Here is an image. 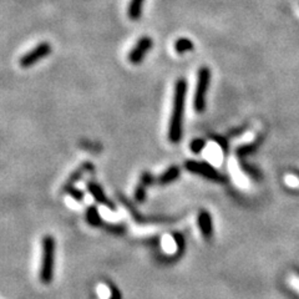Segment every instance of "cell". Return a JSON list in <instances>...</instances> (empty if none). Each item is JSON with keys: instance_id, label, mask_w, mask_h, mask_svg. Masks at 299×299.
I'll use <instances>...</instances> for the list:
<instances>
[{"instance_id": "6da1fadb", "label": "cell", "mask_w": 299, "mask_h": 299, "mask_svg": "<svg viewBox=\"0 0 299 299\" xmlns=\"http://www.w3.org/2000/svg\"><path fill=\"white\" fill-rule=\"evenodd\" d=\"M187 81L181 77L176 81L175 93H173L172 112L168 124V140L172 144H178L184 136V116L185 105H186Z\"/></svg>"}, {"instance_id": "7a4b0ae2", "label": "cell", "mask_w": 299, "mask_h": 299, "mask_svg": "<svg viewBox=\"0 0 299 299\" xmlns=\"http://www.w3.org/2000/svg\"><path fill=\"white\" fill-rule=\"evenodd\" d=\"M55 240L53 236H45L41 241V264L39 278L42 284H50L54 278L55 267Z\"/></svg>"}, {"instance_id": "3957f363", "label": "cell", "mask_w": 299, "mask_h": 299, "mask_svg": "<svg viewBox=\"0 0 299 299\" xmlns=\"http://www.w3.org/2000/svg\"><path fill=\"white\" fill-rule=\"evenodd\" d=\"M185 169L193 175L201 176L206 180L216 182V184H227L228 178L226 175L221 173L220 171L212 166L211 164L205 161H195V160H187L185 162Z\"/></svg>"}, {"instance_id": "277c9868", "label": "cell", "mask_w": 299, "mask_h": 299, "mask_svg": "<svg viewBox=\"0 0 299 299\" xmlns=\"http://www.w3.org/2000/svg\"><path fill=\"white\" fill-rule=\"evenodd\" d=\"M211 84V70L207 66H202L197 73V84H196L193 108L196 112L202 113L206 109V95Z\"/></svg>"}, {"instance_id": "5b68a950", "label": "cell", "mask_w": 299, "mask_h": 299, "mask_svg": "<svg viewBox=\"0 0 299 299\" xmlns=\"http://www.w3.org/2000/svg\"><path fill=\"white\" fill-rule=\"evenodd\" d=\"M51 44L48 41H42L40 44H37L35 48H33L31 50H29L26 54H24L23 56L20 57L19 64L23 69H28L34 66L35 64L42 60L44 57L48 56L51 53Z\"/></svg>"}, {"instance_id": "8992f818", "label": "cell", "mask_w": 299, "mask_h": 299, "mask_svg": "<svg viewBox=\"0 0 299 299\" xmlns=\"http://www.w3.org/2000/svg\"><path fill=\"white\" fill-rule=\"evenodd\" d=\"M153 46V40L152 37H142L137 40V42L135 44L131 51L129 53V61L132 64V65H138L144 61L146 54L151 50V48Z\"/></svg>"}, {"instance_id": "52a82bcc", "label": "cell", "mask_w": 299, "mask_h": 299, "mask_svg": "<svg viewBox=\"0 0 299 299\" xmlns=\"http://www.w3.org/2000/svg\"><path fill=\"white\" fill-rule=\"evenodd\" d=\"M86 188H88L89 193L93 196V200H95L97 204L102 205V206H105L108 209H110V211H116L115 204L106 196V193H105L104 189H102V187L100 186L99 184H96L93 181H90V182L86 184Z\"/></svg>"}, {"instance_id": "ba28073f", "label": "cell", "mask_w": 299, "mask_h": 299, "mask_svg": "<svg viewBox=\"0 0 299 299\" xmlns=\"http://www.w3.org/2000/svg\"><path fill=\"white\" fill-rule=\"evenodd\" d=\"M197 224L202 237L206 241L212 240V237H213V222H212L211 213L205 211V209L198 212Z\"/></svg>"}, {"instance_id": "9c48e42d", "label": "cell", "mask_w": 299, "mask_h": 299, "mask_svg": "<svg viewBox=\"0 0 299 299\" xmlns=\"http://www.w3.org/2000/svg\"><path fill=\"white\" fill-rule=\"evenodd\" d=\"M93 169H95L93 164H91V162H84V164L80 165V166L69 176L68 181H66L64 186H75V185L84 177L85 173L93 172Z\"/></svg>"}, {"instance_id": "30bf717a", "label": "cell", "mask_w": 299, "mask_h": 299, "mask_svg": "<svg viewBox=\"0 0 299 299\" xmlns=\"http://www.w3.org/2000/svg\"><path fill=\"white\" fill-rule=\"evenodd\" d=\"M180 176L181 168L178 166H176V165H173V166H169L168 168L165 169L164 172L158 176V178L156 181H157V184L160 185V186H167V185L175 182Z\"/></svg>"}, {"instance_id": "8fae6325", "label": "cell", "mask_w": 299, "mask_h": 299, "mask_svg": "<svg viewBox=\"0 0 299 299\" xmlns=\"http://www.w3.org/2000/svg\"><path fill=\"white\" fill-rule=\"evenodd\" d=\"M86 222L93 228L104 226V221H102L101 215H100L99 209L96 206H89L86 209Z\"/></svg>"}, {"instance_id": "7c38bea8", "label": "cell", "mask_w": 299, "mask_h": 299, "mask_svg": "<svg viewBox=\"0 0 299 299\" xmlns=\"http://www.w3.org/2000/svg\"><path fill=\"white\" fill-rule=\"evenodd\" d=\"M145 0H130L127 15L131 20H138L142 15V8H144Z\"/></svg>"}, {"instance_id": "4fadbf2b", "label": "cell", "mask_w": 299, "mask_h": 299, "mask_svg": "<svg viewBox=\"0 0 299 299\" xmlns=\"http://www.w3.org/2000/svg\"><path fill=\"white\" fill-rule=\"evenodd\" d=\"M193 48H195V44L188 37H180L175 42V50L180 55H184L188 53V51H192Z\"/></svg>"}, {"instance_id": "5bb4252c", "label": "cell", "mask_w": 299, "mask_h": 299, "mask_svg": "<svg viewBox=\"0 0 299 299\" xmlns=\"http://www.w3.org/2000/svg\"><path fill=\"white\" fill-rule=\"evenodd\" d=\"M62 193H66V195L70 196L74 201L76 202H84L85 193L75 186H62Z\"/></svg>"}, {"instance_id": "9a60e30c", "label": "cell", "mask_w": 299, "mask_h": 299, "mask_svg": "<svg viewBox=\"0 0 299 299\" xmlns=\"http://www.w3.org/2000/svg\"><path fill=\"white\" fill-rule=\"evenodd\" d=\"M257 146H258V141L252 142V144L243 145V146L237 147V150H236V155H237V157L240 158V160H243V158L247 157L248 155L253 153L254 151L257 150Z\"/></svg>"}, {"instance_id": "2e32d148", "label": "cell", "mask_w": 299, "mask_h": 299, "mask_svg": "<svg viewBox=\"0 0 299 299\" xmlns=\"http://www.w3.org/2000/svg\"><path fill=\"white\" fill-rule=\"evenodd\" d=\"M205 147H206V141H205L204 138H195V140H192L191 144H189V150H191L193 153H196V155L202 152Z\"/></svg>"}, {"instance_id": "e0dca14e", "label": "cell", "mask_w": 299, "mask_h": 299, "mask_svg": "<svg viewBox=\"0 0 299 299\" xmlns=\"http://www.w3.org/2000/svg\"><path fill=\"white\" fill-rule=\"evenodd\" d=\"M146 188L147 187H145L141 184H137V186H136L133 196H135V200L137 204H144L145 200H146Z\"/></svg>"}, {"instance_id": "ac0fdd59", "label": "cell", "mask_w": 299, "mask_h": 299, "mask_svg": "<svg viewBox=\"0 0 299 299\" xmlns=\"http://www.w3.org/2000/svg\"><path fill=\"white\" fill-rule=\"evenodd\" d=\"M155 181H156V178L153 177L152 173L149 172V171H144V172L141 173V176H140L138 184L144 185L145 187H149V186H152Z\"/></svg>"}, {"instance_id": "d6986e66", "label": "cell", "mask_w": 299, "mask_h": 299, "mask_svg": "<svg viewBox=\"0 0 299 299\" xmlns=\"http://www.w3.org/2000/svg\"><path fill=\"white\" fill-rule=\"evenodd\" d=\"M212 140L216 142V144L218 145V146L222 149V151L224 153L228 152V150H229V141L227 140L226 137H223V136H220V135H212Z\"/></svg>"}, {"instance_id": "ffe728a7", "label": "cell", "mask_w": 299, "mask_h": 299, "mask_svg": "<svg viewBox=\"0 0 299 299\" xmlns=\"http://www.w3.org/2000/svg\"><path fill=\"white\" fill-rule=\"evenodd\" d=\"M173 241H175L176 243V249H177V256L178 254H182V252H184L185 249V238L184 236L181 233H176L175 236H173Z\"/></svg>"}, {"instance_id": "44dd1931", "label": "cell", "mask_w": 299, "mask_h": 299, "mask_svg": "<svg viewBox=\"0 0 299 299\" xmlns=\"http://www.w3.org/2000/svg\"><path fill=\"white\" fill-rule=\"evenodd\" d=\"M109 288H110V296H109V299H122L121 292L112 284V283H109Z\"/></svg>"}]
</instances>
